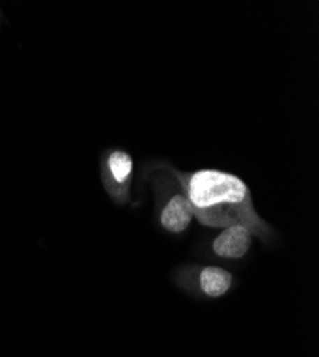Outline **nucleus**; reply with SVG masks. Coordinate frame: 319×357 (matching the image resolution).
I'll return each mask as SVG.
<instances>
[{
  "mask_svg": "<svg viewBox=\"0 0 319 357\" xmlns=\"http://www.w3.org/2000/svg\"><path fill=\"white\" fill-rule=\"evenodd\" d=\"M148 169L166 170L177 178L200 225L208 227L242 225L262 241L271 234V227L255 211L249 188L237 174L216 169L184 172L163 160L149 165Z\"/></svg>",
  "mask_w": 319,
  "mask_h": 357,
  "instance_id": "1",
  "label": "nucleus"
},
{
  "mask_svg": "<svg viewBox=\"0 0 319 357\" xmlns=\"http://www.w3.org/2000/svg\"><path fill=\"white\" fill-rule=\"evenodd\" d=\"M147 176H152L154 189L162 203L159 209L161 226L170 233L185 231L193 219V211L177 178L166 170H154L152 174Z\"/></svg>",
  "mask_w": 319,
  "mask_h": 357,
  "instance_id": "2",
  "label": "nucleus"
},
{
  "mask_svg": "<svg viewBox=\"0 0 319 357\" xmlns=\"http://www.w3.org/2000/svg\"><path fill=\"white\" fill-rule=\"evenodd\" d=\"M133 159L122 149H112L106 152L102 162L103 183L113 200L119 203L129 202L133 181Z\"/></svg>",
  "mask_w": 319,
  "mask_h": 357,
  "instance_id": "3",
  "label": "nucleus"
},
{
  "mask_svg": "<svg viewBox=\"0 0 319 357\" xmlns=\"http://www.w3.org/2000/svg\"><path fill=\"white\" fill-rule=\"evenodd\" d=\"M252 245V233L242 225L226 227L212 243V250L216 256L225 259L244 257Z\"/></svg>",
  "mask_w": 319,
  "mask_h": 357,
  "instance_id": "4",
  "label": "nucleus"
},
{
  "mask_svg": "<svg viewBox=\"0 0 319 357\" xmlns=\"http://www.w3.org/2000/svg\"><path fill=\"white\" fill-rule=\"evenodd\" d=\"M234 278L232 275L218 266H205L198 272V287L208 297H221L232 286Z\"/></svg>",
  "mask_w": 319,
  "mask_h": 357,
  "instance_id": "5",
  "label": "nucleus"
}]
</instances>
